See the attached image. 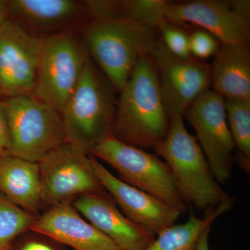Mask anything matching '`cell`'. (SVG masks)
I'll use <instances>...</instances> for the list:
<instances>
[{
    "label": "cell",
    "mask_w": 250,
    "mask_h": 250,
    "mask_svg": "<svg viewBox=\"0 0 250 250\" xmlns=\"http://www.w3.org/2000/svg\"><path fill=\"white\" fill-rule=\"evenodd\" d=\"M10 19L28 30L50 32L81 27L90 21L85 1L75 0H11L6 1ZM39 35V34H38Z\"/></svg>",
    "instance_id": "16"
},
{
    "label": "cell",
    "mask_w": 250,
    "mask_h": 250,
    "mask_svg": "<svg viewBox=\"0 0 250 250\" xmlns=\"http://www.w3.org/2000/svg\"><path fill=\"white\" fill-rule=\"evenodd\" d=\"M161 41L171 53L182 59L192 58L187 29L164 19L158 24Z\"/></svg>",
    "instance_id": "23"
},
{
    "label": "cell",
    "mask_w": 250,
    "mask_h": 250,
    "mask_svg": "<svg viewBox=\"0 0 250 250\" xmlns=\"http://www.w3.org/2000/svg\"><path fill=\"white\" fill-rule=\"evenodd\" d=\"M90 154L111 166L125 183L157 197L182 213L187 210L170 167L156 154L112 136L95 146Z\"/></svg>",
    "instance_id": "6"
},
{
    "label": "cell",
    "mask_w": 250,
    "mask_h": 250,
    "mask_svg": "<svg viewBox=\"0 0 250 250\" xmlns=\"http://www.w3.org/2000/svg\"><path fill=\"white\" fill-rule=\"evenodd\" d=\"M22 237L11 250H66L64 246L49 237L35 233Z\"/></svg>",
    "instance_id": "25"
},
{
    "label": "cell",
    "mask_w": 250,
    "mask_h": 250,
    "mask_svg": "<svg viewBox=\"0 0 250 250\" xmlns=\"http://www.w3.org/2000/svg\"><path fill=\"white\" fill-rule=\"evenodd\" d=\"M164 0L115 1L116 17L156 27L164 20Z\"/></svg>",
    "instance_id": "21"
},
{
    "label": "cell",
    "mask_w": 250,
    "mask_h": 250,
    "mask_svg": "<svg viewBox=\"0 0 250 250\" xmlns=\"http://www.w3.org/2000/svg\"><path fill=\"white\" fill-rule=\"evenodd\" d=\"M212 90L225 99L250 100L248 46L220 43L210 65Z\"/></svg>",
    "instance_id": "18"
},
{
    "label": "cell",
    "mask_w": 250,
    "mask_h": 250,
    "mask_svg": "<svg viewBox=\"0 0 250 250\" xmlns=\"http://www.w3.org/2000/svg\"><path fill=\"white\" fill-rule=\"evenodd\" d=\"M164 19L182 27L188 24L196 26L208 31L222 44L250 45V18L239 12L232 1H167Z\"/></svg>",
    "instance_id": "12"
},
{
    "label": "cell",
    "mask_w": 250,
    "mask_h": 250,
    "mask_svg": "<svg viewBox=\"0 0 250 250\" xmlns=\"http://www.w3.org/2000/svg\"><path fill=\"white\" fill-rule=\"evenodd\" d=\"M9 18V12H8L6 1H1L0 0V29Z\"/></svg>",
    "instance_id": "28"
},
{
    "label": "cell",
    "mask_w": 250,
    "mask_h": 250,
    "mask_svg": "<svg viewBox=\"0 0 250 250\" xmlns=\"http://www.w3.org/2000/svg\"><path fill=\"white\" fill-rule=\"evenodd\" d=\"M72 205L82 217L123 250H144L155 238L146 228L130 221L108 195H81Z\"/></svg>",
    "instance_id": "15"
},
{
    "label": "cell",
    "mask_w": 250,
    "mask_h": 250,
    "mask_svg": "<svg viewBox=\"0 0 250 250\" xmlns=\"http://www.w3.org/2000/svg\"><path fill=\"white\" fill-rule=\"evenodd\" d=\"M90 59L120 93L140 59L161 41L157 28L120 18L90 20L81 27Z\"/></svg>",
    "instance_id": "2"
},
{
    "label": "cell",
    "mask_w": 250,
    "mask_h": 250,
    "mask_svg": "<svg viewBox=\"0 0 250 250\" xmlns=\"http://www.w3.org/2000/svg\"><path fill=\"white\" fill-rule=\"evenodd\" d=\"M9 126L4 103L0 102V147L7 151L9 148Z\"/></svg>",
    "instance_id": "26"
},
{
    "label": "cell",
    "mask_w": 250,
    "mask_h": 250,
    "mask_svg": "<svg viewBox=\"0 0 250 250\" xmlns=\"http://www.w3.org/2000/svg\"><path fill=\"white\" fill-rule=\"evenodd\" d=\"M8 154L38 163L66 142L61 112L33 94L6 98Z\"/></svg>",
    "instance_id": "5"
},
{
    "label": "cell",
    "mask_w": 250,
    "mask_h": 250,
    "mask_svg": "<svg viewBox=\"0 0 250 250\" xmlns=\"http://www.w3.org/2000/svg\"><path fill=\"white\" fill-rule=\"evenodd\" d=\"M36 217L0 196V245L9 244L30 230Z\"/></svg>",
    "instance_id": "22"
},
{
    "label": "cell",
    "mask_w": 250,
    "mask_h": 250,
    "mask_svg": "<svg viewBox=\"0 0 250 250\" xmlns=\"http://www.w3.org/2000/svg\"><path fill=\"white\" fill-rule=\"evenodd\" d=\"M11 243L9 244L0 245V250H11Z\"/></svg>",
    "instance_id": "29"
},
{
    "label": "cell",
    "mask_w": 250,
    "mask_h": 250,
    "mask_svg": "<svg viewBox=\"0 0 250 250\" xmlns=\"http://www.w3.org/2000/svg\"><path fill=\"white\" fill-rule=\"evenodd\" d=\"M30 230L75 250H123L82 217L72 203L49 207L36 218Z\"/></svg>",
    "instance_id": "14"
},
{
    "label": "cell",
    "mask_w": 250,
    "mask_h": 250,
    "mask_svg": "<svg viewBox=\"0 0 250 250\" xmlns=\"http://www.w3.org/2000/svg\"><path fill=\"white\" fill-rule=\"evenodd\" d=\"M153 149L170 167L179 194L187 205L208 210L231 200L215 181L196 138L187 131L183 116H170L165 139Z\"/></svg>",
    "instance_id": "4"
},
{
    "label": "cell",
    "mask_w": 250,
    "mask_h": 250,
    "mask_svg": "<svg viewBox=\"0 0 250 250\" xmlns=\"http://www.w3.org/2000/svg\"><path fill=\"white\" fill-rule=\"evenodd\" d=\"M149 56L156 67L169 114L184 116L195 100L209 90L210 65L192 57L182 59L174 55L161 39Z\"/></svg>",
    "instance_id": "11"
},
{
    "label": "cell",
    "mask_w": 250,
    "mask_h": 250,
    "mask_svg": "<svg viewBox=\"0 0 250 250\" xmlns=\"http://www.w3.org/2000/svg\"><path fill=\"white\" fill-rule=\"evenodd\" d=\"M0 192L4 198L34 215L44 205L38 163L11 155L0 157Z\"/></svg>",
    "instance_id": "17"
},
{
    "label": "cell",
    "mask_w": 250,
    "mask_h": 250,
    "mask_svg": "<svg viewBox=\"0 0 250 250\" xmlns=\"http://www.w3.org/2000/svg\"><path fill=\"white\" fill-rule=\"evenodd\" d=\"M90 154L65 143L38 162L44 205L72 203L86 194L106 195L93 173Z\"/></svg>",
    "instance_id": "8"
},
{
    "label": "cell",
    "mask_w": 250,
    "mask_h": 250,
    "mask_svg": "<svg viewBox=\"0 0 250 250\" xmlns=\"http://www.w3.org/2000/svg\"><path fill=\"white\" fill-rule=\"evenodd\" d=\"M115 92L90 57L61 111L67 143L90 154L99 143L112 136L117 108Z\"/></svg>",
    "instance_id": "3"
},
{
    "label": "cell",
    "mask_w": 250,
    "mask_h": 250,
    "mask_svg": "<svg viewBox=\"0 0 250 250\" xmlns=\"http://www.w3.org/2000/svg\"><path fill=\"white\" fill-rule=\"evenodd\" d=\"M211 226L206 228L202 233L198 243H197L195 250H209V234Z\"/></svg>",
    "instance_id": "27"
},
{
    "label": "cell",
    "mask_w": 250,
    "mask_h": 250,
    "mask_svg": "<svg viewBox=\"0 0 250 250\" xmlns=\"http://www.w3.org/2000/svg\"><path fill=\"white\" fill-rule=\"evenodd\" d=\"M232 204V199L223 202L205 218H198L191 212L187 223L173 225L163 230L144 250H195L205 229L211 226L220 215L229 210Z\"/></svg>",
    "instance_id": "19"
},
{
    "label": "cell",
    "mask_w": 250,
    "mask_h": 250,
    "mask_svg": "<svg viewBox=\"0 0 250 250\" xmlns=\"http://www.w3.org/2000/svg\"><path fill=\"white\" fill-rule=\"evenodd\" d=\"M225 100L229 129L238 151L237 162L250 173V100Z\"/></svg>",
    "instance_id": "20"
},
{
    "label": "cell",
    "mask_w": 250,
    "mask_h": 250,
    "mask_svg": "<svg viewBox=\"0 0 250 250\" xmlns=\"http://www.w3.org/2000/svg\"><path fill=\"white\" fill-rule=\"evenodd\" d=\"M90 162L99 183L121 207L125 216L155 236L173 225L182 214L157 197L113 175L92 154H90Z\"/></svg>",
    "instance_id": "13"
},
{
    "label": "cell",
    "mask_w": 250,
    "mask_h": 250,
    "mask_svg": "<svg viewBox=\"0 0 250 250\" xmlns=\"http://www.w3.org/2000/svg\"><path fill=\"white\" fill-rule=\"evenodd\" d=\"M89 59L83 41L73 29L44 36L33 95L62 111Z\"/></svg>",
    "instance_id": "7"
},
{
    "label": "cell",
    "mask_w": 250,
    "mask_h": 250,
    "mask_svg": "<svg viewBox=\"0 0 250 250\" xmlns=\"http://www.w3.org/2000/svg\"><path fill=\"white\" fill-rule=\"evenodd\" d=\"M5 152H6V150L5 149H3L2 147H0V157H1V156L4 155Z\"/></svg>",
    "instance_id": "30"
},
{
    "label": "cell",
    "mask_w": 250,
    "mask_h": 250,
    "mask_svg": "<svg viewBox=\"0 0 250 250\" xmlns=\"http://www.w3.org/2000/svg\"><path fill=\"white\" fill-rule=\"evenodd\" d=\"M170 116L149 55L140 59L120 91L112 136L141 149H154L165 139Z\"/></svg>",
    "instance_id": "1"
},
{
    "label": "cell",
    "mask_w": 250,
    "mask_h": 250,
    "mask_svg": "<svg viewBox=\"0 0 250 250\" xmlns=\"http://www.w3.org/2000/svg\"><path fill=\"white\" fill-rule=\"evenodd\" d=\"M44 36L9 19L0 29V94L6 98L34 93Z\"/></svg>",
    "instance_id": "10"
},
{
    "label": "cell",
    "mask_w": 250,
    "mask_h": 250,
    "mask_svg": "<svg viewBox=\"0 0 250 250\" xmlns=\"http://www.w3.org/2000/svg\"><path fill=\"white\" fill-rule=\"evenodd\" d=\"M220 42L208 31L197 27L189 33V47L192 57L200 60L214 57Z\"/></svg>",
    "instance_id": "24"
},
{
    "label": "cell",
    "mask_w": 250,
    "mask_h": 250,
    "mask_svg": "<svg viewBox=\"0 0 250 250\" xmlns=\"http://www.w3.org/2000/svg\"><path fill=\"white\" fill-rule=\"evenodd\" d=\"M184 117L196 133L197 142L215 181L225 184L232 174L235 149L225 98L212 90H207L188 108Z\"/></svg>",
    "instance_id": "9"
}]
</instances>
